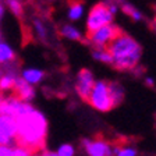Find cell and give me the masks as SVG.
I'll list each match as a JSON object with an SVG mask.
<instances>
[{
    "label": "cell",
    "mask_w": 156,
    "mask_h": 156,
    "mask_svg": "<svg viewBox=\"0 0 156 156\" xmlns=\"http://www.w3.org/2000/svg\"><path fill=\"white\" fill-rule=\"evenodd\" d=\"M14 119L17 124L16 140L18 145L28 149L31 153L42 149L48 131V120L42 112L31 107L27 113Z\"/></svg>",
    "instance_id": "1"
},
{
    "label": "cell",
    "mask_w": 156,
    "mask_h": 156,
    "mask_svg": "<svg viewBox=\"0 0 156 156\" xmlns=\"http://www.w3.org/2000/svg\"><path fill=\"white\" fill-rule=\"evenodd\" d=\"M107 50L113 57V66L117 70H133L142 56L141 45L124 32H120L109 43Z\"/></svg>",
    "instance_id": "2"
},
{
    "label": "cell",
    "mask_w": 156,
    "mask_h": 156,
    "mask_svg": "<svg viewBox=\"0 0 156 156\" xmlns=\"http://www.w3.org/2000/svg\"><path fill=\"white\" fill-rule=\"evenodd\" d=\"M88 103L94 109L103 112V113H107L112 109H114L110 99V92H109V81H105V80L95 81L94 89H92L91 96L88 99Z\"/></svg>",
    "instance_id": "3"
},
{
    "label": "cell",
    "mask_w": 156,
    "mask_h": 156,
    "mask_svg": "<svg viewBox=\"0 0 156 156\" xmlns=\"http://www.w3.org/2000/svg\"><path fill=\"white\" fill-rule=\"evenodd\" d=\"M113 17L112 13L109 11L107 6L105 3H99L96 6H94L88 14L87 18V31L88 34L94 32L96 29L102 28L105 25H109V24L113 23Z\"/></svg>",
    "instance_id": "4"
},
{
    "label": "cell",
    "mask_w": 156,
    "mask_h": 156,
    "mask_svg": "<svg viewBox=\"0 0 156 156\" xmlns=\"http://www.w3.org/2000/svg\"><path fill=\"white\" fill-rule=\"evenodd\" d=\"M120 34V29L113 24L105 25L96 29L94 32L88 34V42L91 43L95 49H107L109 43Z\"/></svg>",
    "instance_id": "5"
},
{
    "label": "cell",
    "mask_w": 156,
    "mask_h": 156,
    "mask_svg": "<svg viewBox=\"0 0 156 156\" xmlns=\"http://www.w3.org/2000/svg\"><path fill=\"white\" fill-rule=\"evenodd\" d=\"M82 146L88 156H114L110 142L105 138H84Z\"/></svg>",
    "instance_id": "6"
},
{
    "label": "cell",
    "mask_w": 156,
    "mask_h": 156,
    "mask_svg": "<svg viewBox=\"0 0 156 156\" xmlns=\"http://www.w3.org/2000/svg\"><path fill=\"white\" fill-rule=\"evenodd\" d=\"M95 85V77L94 73L88 68H82L81 71L77 75V82H75V91H77L78 96L81 98L82 101L88 102L91 92L94 89Z\"/></svg>",
    "instance_id": "7"
},
{
    "label": "cell",
    "mask_w": 156,
    "mask_h": 156,
    "mask_svg": "<svg viewBox=\"0 0 156 156\" xmlns=\"http://www.w3.org/2000/svg\"><path fill=\"white\" fill-rule=\"evenodd\" d=\"M17 124L11 116H0V145H7L16 140Z\"/></svg>",
    "instance_id": "8"
},
{
    "label": "cell",
    "mask_w": 156,
    "mask_h": 156,
    "mask_svg": "<svg viewBox=\"0 0 156 156\" xmlns=\"http://www.w3.org/2000/svg\"><path fill=\"white\" fill-rule=\"evenodd\" d=\"M14 89H16V92H17V98L23 102L29 103V102L35 98V89H34V87L32 85H29L23 77H17L16 78Z\"/></svg>",
    "instance_id": "9"
},
{
    "label": "cell",
    "mask_w": 156,
    "mask_h": 156,
    "mask_svg": "<svg viewBox=\"0 0 156 156\" xmlns=\"http://www.w3.org/2000/svg\"><path fill=\"white\" fill-rule=\"evenodd\" d=\"M21 77L28 82L29 85H36L43 80L45 77V73L42 70H39V68H24L23 71H21Z\"/></svg>",
    "instance_id": "10"
},
{
    "label": "cell",
    "mask_w": 156,
    "mask_h": 156,
    "mask_svg": "<svg viewBox=\"0 0 156 156\" xmlns=\"http://www.w3.org/2000/svg\"><path fill=\"white\" fill-rule=\"evenodd\" d=\"M109 92H110V99H112V103H113V107H117L119 105L123 103L124 88L119 82H116V81L109 82Z\"/></svg>",
    "instance_id": "11"
},
{
    "label": "cell",
    "mask_w": 156,
    "mask_h": 156,
    "mask_svg": "<svg viewBox=\"0 0 156 156\" xmlns=\"http://www.w3.org/2000/svg\"><path fill=\"white\" fill-rule=\"evenodd\" d=\"M16 58L14 49L7 42H0V64H9Z\"/></svg>",
    "instance_id": "12"
},
{
    "label": "cell",
    "mask_w": 156,
    "mask_h": 156,
    "mask_svg": "<svg viewBox=\"0 0 156 156\" xmlns=\"http://www.w3.org/2000/svg\"><path fill=\"white\" fill-rule=\"evenodd\" d=\"M117 4L123 9V11L127 14V16H130L134 21H141L144 18V16L141 14V11L138 9H135L134 6H131L130 3H127L126 0H116Z\"/></svg>",
    "instance_id": "13"
},
{
    "label": "cell",
    "mask_w": 156,
    "mask_h": 156,
    "mask_svg": "<svg viewBox=\"0 0 156 156\" xmlns=\"http://www.w3.org/2000/svg\"><path fill=\"white\" fill-rule=\"evenodd\" d=\"M60 34H62V36H64L67 39H71V41H82V34L80 32V29H77L71 24L63 25L62 29H60Z\"/></svg>",
    "instance_id": "14"
},
{
    "label": "cell",
    "mask_w": 156,
    "mask_h": 156,
    "mask_svg": "<svg viewBox=\"0 0 156 156\" xmlns=\"http://www.w3.org/2000/svg\"><path fill=\"white\" fill-rule=\"evenodd\" d=\"M16 78H17V74L14 71L4 73L3 77L0 78V91H10V89H14Z\"/></svg>",
    "instance_id": "15"
},
{
    "label": "cell",
    "mask_w": 156,
    "mask_h": 156,
    "mask_svg": "<svg viewBox=\"0 0 156 156\" xmlns=\"http://www.w3.org/2000/svg\"><path fill=\"white\" fill-rule=\"evenodd\" d=\"M92 57L98 62H102L105 64H113V57L109 53L107 49H94L92 50Z\"/></svg>",
    "instance_id": "16"
},
{
    "label": "cell",
    "mask_w": 156,
    "mask_h": 156,
    "mask_svg": "<svg viewBox=\"0 0 156 156\" xmlns=\"http://www.w3.org/2000/svg\"><path fill=\"white\" fill-rule=\"evenodd\" d=\"M84 4L80 3V2H75L71 6L68 7V18L71 21H77L84 16Z\"/></svg>",
    "instance_id": "17"
},
{
    "label": "cell",
    "mask_w": 156,
    "mask_h": 156,
    "mask_svg": "<svg viewBox=\"0 0 156 156\" xmlns=\"http://www.w3.org/2000/svg\"><path fill=\"white\" fill-rule=\"evenodd\" d=\"M34 29H35V34H36V36H38L41 41H43V42H46L48 41V35H49V32H48V27L45 25V24L41 21V20H34Z\"/></svg>",
    "instance_id": "18"
},
{
    "label": "cell",
    "mask_w": 156,
    "mask_h": 156,
    "mask_svg": "<svg viewBox=\"0 0 156 156\" xmlns=\"http://www.w3.org/2000/svg\"><path fill=\"white\" fill-rule=\"evenodd\" d=\"M113 153L114 156H136V149L133 146H114L113 148Z\"/></svg>",
    "instance_id": "19"
},
{
    "label": "cell",
    "mask_w": 156,
    "mask_h": 156,
    "mask_svg": "<svg viewBox=\"0 0 156 156\" xmlns=\"http://www.w3.org/2000/svg\"><path fill=\"white\" fill-rule=\"evenodd\" d=\"M7 6H9L10 11L14 14V16L20 17L23 14V4L20 0H7Z\"/></svg>",
    "instance_id": "20"
},
{
    "label": "cell",
    "mask_w": 156,
    "mask_h": 156,
    "mask_svg": "<svg viewBox=\"0 0 156 156\" xmlns=\"http://www.w3.org/2000/svg\"><path fill=\"white\" fill-rule=\"evenodd\" d=\"M56 153H57L58 156H74L75 149L71 144H62V145L58 146V149Z\"/></svg>",
    "instance_id": "21"
},
{
    "label": "cell",
    "mask_w": 156,
    "mask_h": 156,
    "mask_svg": "<svg viewBox=\"0 0 156 156\" xmlns=\"http://www.w3.org/2000/svg\"><path fill=\"white\" fill-rule=\"evenodd\" d=\"M13 156H31V152L23 146H17L13 149Z\"/></svg>",
    "instance_id": "22"
},
{
    "label": "cell",
    "mask_w": 156,
    "mask_h": 156,
    "mask_svg": "<svg viewBox=\"0 0 156 156\" xmlns=\"http://www.w3.org/2000/svg\"><path fill=\"white\" fill-rule=\"evenodd\" d=\"M0 156H13V149L7 145H0Z\"/></svg>",
    "instance_id": "23"
},
{
    "label": "cell",
    "mask_w": 156,
    "mask_h": 156,
    "mask_svg": "<svg viewBox=\"0 0 156 156\" xmlns=\"http://www.w3.org/2000/svg\"><path fill=\"white\" fill-rule=\"evenodd\" d=\"M145 84H148L149 87H153V85H155V81H153L151 77H146L145 78Z\"/></svg>",
    "instance_id": "24"
},
{
    "label": "cell",
    "mask_w": 156,
    "mask_h": 156,
    "mask_svg": "<svg viewBox=\"0 0 156 156\" xmlns=\"http://www.w3.org/2000/svg\"><path fill=\"white\" fill-rule=\"evenodd\" d=\"M42 156H58L56 152H50V151H48V152H45Z\"/></svg>",
    "instance_id": "25"
},
{
    "label": "cell",
    "mask_w": 156,
    "mask_h": 156,
    "mask_svg": "<svg viewBox=\"0 0 156 156\" xmlns=\"http://www.w3.org/2000/svg\"><path fill=\"white\" fill-rule=\"evenodd\" d=\"M3 16H4V6L0 3V20L3 18Z\"/></svg>",
    "instance_id": "26"
},
{
    "label": "cell",
    "mask_w": 156,
    "mask_h": 156,
    "mask_svg": "<svg viewBox=\"0 0 156 156\" xmlns=\"http://www.w3.org/2000/svg\"><path fill=\"white\" fill-rule=\"evenodd\" d=\"M0 42H2V31H0Z\"/></svg>",
    "instance_id": "27"
},
{
    "label": "cell",
    "mask_w": 156,
    "mask_h": 156,
    "mask_svg": "<svg viewBox=\"0 0 156 156\" xmlns=\"http://www.w3.org/2000/svg\"><path fill=\"white\" fill-rule=\"evenodd\" d=\"M49 2H53V0H49Z\"/></svg>",
    "instance_id": "28"
},
{
    "label": "cell",
    "mask_w": 156,
    "mask_h": 156,
    "mask_svg": "<svg viewBox=\"0 0 156 156\" xmlns=\"http://www.w3.org/2000/svg\"><path fill=\"white\" fill-rule=\"evenodd\" d=\"M35 156H38V155H35Z\"/></svg>",
    "instance_id": "29"
},
{
    "label": "cell",
    "mask_w": 156,
    "mask_h": 156,
    "mask_svg": "<svg viewBox=\"0 0 156 156\" xmlns=\"http://www.w3.org/2000/svg\"><path fill=\"white\" fill-rule=\"evenodd\" d=\"M155 7H156V6H155Z\"/></svg>",
    "instance_id": "30"
}]
</instances>
